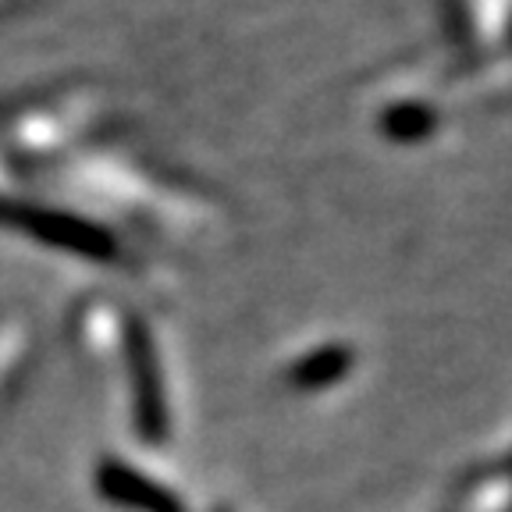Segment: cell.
I'll return each instance as SVG.
<instances>
[{"label": "cell", "mask_w": 512, "mask_h": 512, "mask_svg": "<svg viewBox=\"0 0 512 512\" xmlns=\"http://www.w3.org/2000/svg\"><path fill=\"white\" fill-rule=\"evenodd\" d=\"M349 370H352V349H345V345H328V349L306 356V360L292 370V381H296L299 388H306V392H313V388L338 384L342 377H349Z\"/></svg>", "instance_id": "1"}, {"label": "cell", "mask_w": 512, "mask_h": 512, "mask_svg": "<svg viewBox=\"0 0 512 512\" xmlns=\"http://www.w3.org/2000/svg\"><path fill=\"white\" fill-rule=\"evenodd\" d=\"M509 470H512V459H509Z\"/></svg>", "instance_id": "2"}]
</instances>
